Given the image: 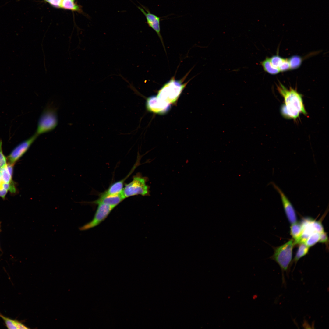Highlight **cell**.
I'll return each instance as SVG.
<instances>
[{
  "label": "cell",
  "instance_id": "obj_1",
  "mask_svg": "<svg viewBox=\"0 0 329 329\" xmlns=\"http://www.w3.org/2000/svg\"><path fill=\"white\" fill-rule=\"evenodd\" d=\"M277 89L284 99L281 110L284 117L296 120L301 114L307 115L301 94L292 87L287 89L281 83L277 85Z\"/></svg>",
  "mask_w": 329,
  "mask_h": 329
},
{
  "label": "cell",
  "instance_id": "obj_2",
  "mask_svg": "<svg viewBox=\"0 0 329 329\" xmlns=\"http://www.w3.org/2000/svg\"><path fill=\"white\" fill-rule=\"evenodd\" d=\"M182 80H177L172 77L158 91L157 97L171 104L176 102L187 83Z\"/></svg>",
  "mask_w": 329,
  "mask_h": 329
},
{
  "label": "cell",
  "instance_id": "obj_3",
  "mask_svg": "<svg viewBox=\"0 0 329 329\" xmlns=\"http://www.w3.org/2000/svg\"><path fill=\"white\" fill-rule=\"evenodd\" d=\"M58 119L56 108L51 104L44 108L38 119L35 134L38 136L53 131L57 126Z\"/></svg>",
  "mask_w": 329,
  "mask_h": 329
},
{
  "label": "cell",
  "instance_id": "obj_4",
  "mask_svg": "<svg viewBox=\"0 0 329 329\" xmlns=\"http://www.w3.org/2000/svg\"><path fill=\"white\" fill-rule=\"evenodd\" d=\"M295 245L294 241L291 239L284 244L277 248L271 257L279 265L282 272V281H285V272L288 274L290 264L292 259V250Z\"/></svg>",
  "mask_w": 329,
  "mask_h": 329
},
{
  "label": "cell",
  "instance_id": "obj_5",
  "mask_svg": "<svg viewBox=\"0 0 329 329\" xmlns=\"http://www.w3.org/2000/svg\"><path fill=\"white\" fill-rule=\"evenodd\" d=\"M146 177H143L138 173L133 176L132 180L125 185L122 191V194L125 198L131 196L140 195L143 196L149 194V186L146 184Z\"/></svg>",
  "mask_w": 329,
  "mask_h": 329
},
{
  "label": "cell",
  "instance_id": "obj_6",
  "mask_svg": "<svg viewBox=\"0 0 329 329\" xmlns=\"http://www.w3.org/2000/svg\"><path fill=\"white\" fill-rule=\"evenodd\" d=\"M92 220L79 228L80 231H85L98 225L108 216L115 208L104 204H99Z\"/></svg>",
  "mask_w": 329,
  "mask_h": 329
},
{
  "label": "cell",
  "instance_id": "obj_7",
  "mask_svg": "<svg viewBox=\"0 0 329 329\" xmlns=\"http://www.w3.org/2000/svg\"><path fill=\"white\" fill-rule=\"evenodd\" d=\"M38 136L34 133L16 146L7 157V163L14 165L17 161L27 151Z\"/></svg>",
  "mask_w": 329,
  "mask_h": 329
},
{
  "label": "cell",
  "instance_id": "obj_8",
  "mask_svg": "<svg viewBox=\"0 0 329 329\" xmlns=\"http://www.w3.org/2000/svg\"><path fill=\"white\" fill-rule=\"evenodd\" d=\"M171 104L159 99L156 96H150L146 99V107L150 112L163 114L170 109Z\"/></svg>",
  "mask_w": 329,
  "mask_h": 329
},
{
  "label": "cell",
  "instance_id": "obj_9",
  "mask_svg": "<svg viewBox=\"0 0 329 329\" xmlns=\"http://www.w3.org/2000/svg\"><path fill=\"white\" fill-rule=\"evenodd\" d=\"M271 184L280 196L285 212L289 221L291 224L297 222L295 211L289 200L276 184L273 182H271Z\"/></svg>",
  "mask_w": 329,
  "mask_h": 329
},
{
  "label": "cell",
  "instance_id": "obj_10",
  "mask_svg": "<svg viewBox=\"0 0 329 329\" xmlns=\"http://www.w3.org/2000/svg\"><path fill=\"white\" fill-rule=\"evenodd\" d=\"M141 6L143 8L140 6H137V7L145 16L147 20V23L157 33L163 45L164 46L160 33V22L161 17L151 13L148 8L142 5Z\"/></svg>",
  "mask_w": 329,
  "mask_h": 329
},
{
  "label": "cell",
  "instance_id": "obj_11",
  "mask_svg": "<svg viewBox=\"0 0 329 329\" xmlns=\"http://www.w3.org/2000/svg\"><path fill=\"white\" fill-rule=\"evenodd\" d=\"M125 199L122 192L118 194H109L103 192L100 194L97 199L88 203L96 205L104 204L115 207Z\"/></svg>",
  "mask_w": 329,
  "mask_h": 329
},
{
  "label": "cell",
  "instance_id": "obj_12",
  "mask_svg": "<svg viewBox=\"0 0 329 329\" xmlns=\"http://www.w3.org/2000/svg\"><path fill=\"white\" fill-rule=\"evenodd\" d=\"M140 158V156H139V158H137L136 162L132 168L131 170L125 178L122 180L112 183L109 186L108 189L104 191V192L109 194H116L122 193L123 188L125 181L134 171L138 165V164L140 163H139Z\"/></svg>",
  "mask_w": 329,
  "mask_h": 329
},
{
  "label": "cell",
  "instance_id": "obj_13",
  "mask_svg": "<svg viewBox=\"0 0 329 329\" xmlns=\"http://www.w3.org/2000/svg\"><path fill=\"white\" fill-rule=\"evenodd\" d=\"M13 166L7 163L6 165L0 169L2 182L7 183L13 182L12 179Z\"/></svg>",
  "mask_w": 329,
  "mask_h": 329
},
{
  "label": "cell",
  "instance_id": "obj_14",
  "mask_svg": "<svg viewBox=\"0 0 329 329\" xmlns=\"http://www.w3.org/2000/svg\"><path fill=\"white\" fill-rule=\"evenodd\" d=\"M0 317L3 320L6 326L8 329L29 328L21 322L16 320L7 317L1 313H0Z\"/></svg>",
  "mask_w": 329,
  "mask_h": 329
},
{
  "label": "cell",
  "instance_id": "obj_15",
  "mask_svg": "<svg viewBox=\"0 0 329 329\" xmlns=\"http://www.w3.org/2000/svg\"><path fill=\"white\" fill-rule=\"evenodd\" d=\"M291 235L294 239V244H296L300 237L302 231V228L300 223L296 222L292 224L290 227Z\"/></svg>",
  "mask_w": 329,
  "mask_h": 329
},
{
  "label": "cell",
  "instance_id": "obj_16",
  "mask_svg": "<svg viewBox=\"0 0 329 329\" xmlns=\"http://www.w3.org/2000/svg\"><path fill=\"white\" fill-rule=\"evenodd\" d=\"M260 63L264 70L271 74H276L280 72L278 69L272 65L269 57H267L264 60L261 62Z\"/></svg>",
  "mask_w": 329,
  "mask_h": 329
},
{
  "label": "cell",
  "instance_id": "obj_17",
  "mask_svg": "<svg viewBox=\"0 0 329 329\" xmlns=\"http://www.w3.org/2000/svg\"><path fill=\"white\" fill-rule=\"evenodd\" d=\"M298 250L296 253L293 261L296 263L301 258L306 255L308 253L309 247L304 243H299Z\"/></svg>",
  "mask_w": 329,
  "mask_h": 329
},
{
  "label": "cell",
  "instance_id": "obj_18",
  "mask_svg": "<svg viewBox=\"0 0 329 329\" xmlns=\"http://www.w3.org/2000/svg\"><path fill=\"white\" fill-rule=\"evenodd\" d=\"M320 233L315 232L311 234L304 243L309 247L312 246L319 241Z\"/></svg>",
  "mask_w": 329,
  "mask_h": 329
},
{
  "label": "cell",
  "instance_id": "obj_19",
  "mask_svg": "<svg viewBox=\"0 0 329 329\" xmlns=\"http://www.w3.org/2000/svg\"><path fill=\"white\" fill-rule=\"evenodd\" d=\"M74 0H62L60 8L73 11H78L79 7L73 2Z\"/></svg>",
  "mask_w": 329,
  "mask_h": 329
},
{
  "label": "cell",
  "instance_id": "obj_20",
  "mask_svg": "<svg viewBox=\"0 0 329 329\" xmlns=\"http://www.w3.org/2000/svg\"><path fill=\"white\" fill-rule=\"evenodd\" d=\"M288 59L290 69H294L299 68L302 62V58L297 55L293 56Z\"/></svg>",
  "mask_w": 329,
  "mask_h": 329
},
{
  "label": "cell",
  "instance_id": "obj_21",
  "mask_svg": "<svg viewBox=\"0 0 329 329\" xmlns=\"http://www.w3.org/2000/svg\"><path fill=\"white\" fill-rule=\"evenodd\" d=\"M284 59L278 55L273 56L270 58L271 62L272 65L278 69L281 65Z\"/></svg>",
  "mask_w": 329,
  "mask_h": 329
},
{
  "label": "cell",
  "instance_id": "obj_22",
  "mask_svg": "<svg viewBox=\"0 0 329 329\" xmlns=\"http://www.w3.org/2000/svg\"><path fill=\"white\" fill-rule=\"evenodd\" d=\"M7 164V158L4 155L2 149V141L0 139V169Z\"/></svg>",
  "mask_w": 329,
  "mask_h": 329
},
{
  "label": "cell",
  "instance_id": "obj_23",
  "mask_svg": "<svg viewBox=\"0 0 329 329\" xmlns=\"http://www.w3.org/2000/svg\"><path fill=\"white\" fill-rule=\"evenodd\" d=\"M278 69L280 72H284L290 69L288 59L284 58V61Z\"/></svg>",
  "mask_w": 329,
  "mask_h": 329
},
{
  "label": "cell",
  "instance_id": "obj_24",
  "mask_svg": "<svg viewBox=\"0 0 329 329\" xmlns=\"http://www.w3.org/2000/svg\"><path fill=\"white\" fill-rule=\"evenodd\" d=\"M53 7L56 8H60L61 3L62 0H44Z\"/></svg>",
  "mask_w": 329,
  "mask_h": 329
},
{
  "label": "cell",
  "instance_id": "obj_25",
  "mask_svg": "<svg viewBox=\"0 0 329 329\" xmlns=\"http://www.w3.org/2000/svg\"><path fill=\"white\" fill-rule=\"evenodd\" d=\"M328 239L327 234L324 232L320 233L319 242L321 243H326L328 241Z\"/></svg>",
  "mask_w": 329,
  "mask_h": 329
},
{
  "label": "cell",
  "instance_id": "obj_26",
  "mask_svg": "<svg viewBox=\"0 0 329 329\" xmlns=\"http://www.w3.org/2000/svg\"><path fill=\"white\" fill-rule=\"evenodd\" d=\"M8 191L3 188L1 185L0 186V197L5 199Z\"/></svg>",
  "mask_w": 329,
  "mask_h": 329
},
{
  "label": "cell",
  "instance_id": "obj_27",
  "mask_svg": "<svg viewBox=\"0 0 329 329\" xmlns=\"http://www.w3.org/2000/svg\"><path fill=\"white\" fill-rule=\"evenodd\" d=\"M2 178H1V173L0 172V186H1V184H2Z\"/></svg>",
  "mask_w": 329,
  "mask_h": 329
},
{
  "label": "cell",
  "instance_id": "obj_28",
  "mask_svg": "<svg viewBox=\"0 0 329 329\" xmlns=\"http://www.w3.org/2000/svg\"><path fill=\"white\" fill-rule=\"evenodd\" d=\"M1 222H0V232H1ZM1 251V248L0 246V251Z\"/></svg>",
  "mask_w": 329,
  "mask_h": 329
}]
</instances>
